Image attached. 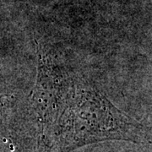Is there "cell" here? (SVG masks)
Returning a JSON list of instances; mask_svg holds the SVG:
<instances>
[{
  "instance_id": "cell-1",
  "label": "cell",
  "mask_w": 152,
  "mask_h": 152,
  "mask_svg": "<svg viewBox=\"0 0 152 152\" xmlns=\"http://www.w3.org/2000/svg\"><path fill=\"white\" fill-rule=\"evenodd\" d=\"M146 139L143 125L119 110L85 78L75 75L49 143L58 152H69L107 140L144 142Z\"/></svg>"
},
{
  "instance_id": "cell-2",
  "label": "cell",
  "mask_w": 152,
  "mask_h": 152,
  "mask_svg": "<svg viewBox=\"0 0 152 152\" xmlns=\"http://www.w3.org/2000/svg\"><path fill=\"white\" fill-rule=\"evenodd\" d=\"M37 76L31 107L42 141L49 143L55 123L65 105L75 73L69 70L54 52L39 44Z\"/></svg>"
}]
</instances>
